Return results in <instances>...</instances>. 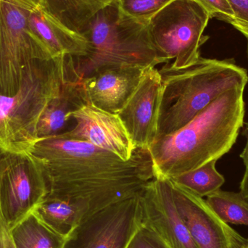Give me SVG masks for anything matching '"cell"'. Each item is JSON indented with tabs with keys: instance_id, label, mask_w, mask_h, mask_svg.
Listing matches in <instances>:
<instances>
[{
	"instance_id": "cell-16",
	"label": "cell",
	"mask_w": 248,
	"mask_h": 248,
	"mask_svg": "<svg viewBox=\"0 0 248 248\" xmlns=\"http://www.w3.org/2000/svg\"><path fill=\"white\" fill-rule=\"evenodd\" d=\"M81 79L77 77L65 82L59 95L49 103L38 123L39 140L61 134L73 113L87 103Z\"/></svg>"
},
{
	"instance_id": "cell-28",
	"label": "cell",
	"mask_w": 248,
	"mask_h": 248,
	"mask_svg": "<svg viewBox=\"0 0 248 248\" xmlns=\"http://www.w3.org/2000/svg\"><path fill=\"white\" fill-rule=\"evenodd\" d=\"M240 192L244 197L245 199L248 201V170H246L242 179Z\"/></svg>"
},
{
	"instance_id": "cell-7",
	"label": "cell",
	"mask_w": 248,
	"mask_h": 248,
	"mask_svg": "<svg viewBox=\"0 0 248 248\" xmlns=\"http://www.w3.org/2000/svg\"><path fill=\"white\" fill-rule=\"evenodd\" d=\"M36 1L0 0V94H15L31 65L54 58L28 23Z\"/></svg>"
},
{
	"instance_id": "cell-12",
	"label": "cell",
	"mask_w": 248,
	"mask_h": 248,
	"mask_svg": "<svg viewBox=\"0 0 248 248\" xmlns=\"http://www.w3.org/2000/svg\"><path fill=\"white\" fill-rule=\"evenodd\" d=\"M162 83L158 69L146 68L119 117L136 149L149 150L157 139Z\"/></svg>"
},
{
	"instance_id": "cell-22",
	"label": "cell",
	"mask_w": 248,
	"mask_h": 248,
	"mask_svg": "<svg viewBox=\"0 0 248 248\" xmlns=\"http://www.w3.org/2000/svg\"><path fill=\"white\" fill-rule=\"evenodd\" d=\"M124 14L144 23L173 0H116Z\"/></svg>"
},
{
	"instance_id": "cell-13",
	"label": "cell",
	"mask_w": 248,
	"mask_h": 248,
	"mask_svg": "<svg viewBox=\"0 0 248 248\" xmlns=\"http://www.w3.org/2000/svg\"><path fill=\"white\" fill-rule=\"evenodd\" d=\"M75 125L61 133L65 138L86 141L130 160L137 150L119 114L108 113L87 103L71 116Z\"/></svg>"
},
{
	"instance_id": "cell-17",
	"label": "cell",
	"mask_w": 248,
	"mask_h": 248,
	"mask_svg": "<svg viewBox=\"0 0 248 248\" xmlns=\"http://www.w3.org/2000/svg\"><path fill=\"white\" fill-rule=\"evenodd\" d=\"M41 8L61 26L82 34L92 19L113 0H36Z\"/></svg>"
},
{
	"instance_id": "cell-5",
	"label": "cell",
	"mask_w": 248,
	"mask_h": 248,
	"mask_svg": "<svg viewBox=\"0 0 248 248\" xmlns=\"http://www.w3.org/2000/svg\"><path fill=\"white\" fill-rule=\"evenodd\" d=\"M148 23L124 14L116 0L94 16L82 36L88 44L87 55L74 58L81 78L114 66L155 67L159 62L150 42Z\"/></svg>"
},
{
	"instance_id": "cell-2",
	"label": "cell",
	"mask_w": 248,
	"mask_h": 248,
	"mask_svg": "<svg viewBox=\"0 0 248 248\" xmlns=\"http://www.w3.org/2000/svg\"><path fill=\"white\" fill-rule=\"evenodd\" d=\"M244 91L228 90L183 128L157 138L149 149L156 177H176L230 152L245 124Z\"/></svg>"
},
{
	"instance_id": "cell-29",
	"label": "cell",
	"mask_w": 248,
	"mask_h": 248,
	"mask_svg": "<svg viewBox=\"0 0 248 248\" xmlns=\"http://www.w3.org/2000/svg\"><path fill=\"white\" fill-rule=\"evenodd\" d=\"M247 57L248 60V46H247Z\"/></svg>"
},
{
	"instance_id": "cell-23",
	"label": "cell",
	"mask_w": 248,
	"mask_h": 248,
	"mask_svg": "<svg viewBox=\"0 0 248 248\" xmlns=\"http://www.w3.org/2000/svg\"><path fill=\"white\" fill-rule=\"evenodd\" d=\"M125 248H168L155 234L141 223Z\"/></svg>"
},
{
	"instance_id": "cell-18",
	"label": "cell",
	"mask_w": 248,
	"mask_h": 248,
	"mask_svg": "<svg viewBox=\"0 0 248 248\" xmlns=\"http://www.w3.org/2000/svg\"><path fill=\"white\" fill-rule=\"evenodd\" d=\"M33 213L65 240L86 218L81 205L70 200L48 195Z\"/></svg>"
},
{
	"instance_id": "cell-8",
	"label": "cell",
	"mask_w": 248,
	"mask_h": 248,
	"mask_svg": "<svg viewBox=\"0 0 248 248\" xmlns=\"http://www.w3.org/2000/svg\"><path fill=\"white\" fill-rule=\"evenodd\" d=\"M48 192L42 167L30 153L0 149V208L10 229L33 212Z\"/></svg>"
},
{
	"instance_id": "cell-1",
	"label": "cell",
	"mask_w": 248,
	"mask_h": 248,
	"mask_svg": "<svg viewBox=\"0 0 248 248\" xmlns=\"http://www.w3.org/2000/svg\"><path fill=\"white\" fill-rule=\"evenodd\" d=\"M31 155L42 167L48 195L74 201L86 218L138 196L156 177L149 150L137 148L125 161L114 153L61 134L41 139Z\"/></svg>"
},
{
	"instance_id": "cell-19",
	"label": "cell",
	"mask_w": 248,
	"mask_h": 248,
	"mask_svg": "<svg viewBox=\"0 0 248 248\" xmlns=\"http://www.w3.org/2000/svg\"><path fill=\"white\" fill-rule=\"evenodd\" d=\"M10 233L16 248H62L65 241L33 212L12 227Z\"/></svg>"
},
{
	"instance_id": "cell-24",
	"label": "cell",
	"mask_w": 248,
	"mask_h": 248,
	"mask_svg": "<svg viewBox=\"0 0 248 248\" xmlns=\"http://www.w3.org/2000/svg\"><path fill=\"white\" fill-rule=\"evenodd\" d=\"M208 11L210 17L230 23L234 19V13L228 0H197Z\"/></svg>"
},
{
	"instance_id": "cell-26",
	"label": "cell",
	"mask_w": 248,
	"mask_h": 248,
	"mask_svg": "<svg viewBox=\"0 0 248 248\" xmlns=\"http://www.w3.org/2000/svg\"><path fill=\"white\" fill-rule=\"evenodd\" d=\"M0 248H16L12 238L10 228L3 217L0 208Z\"/></svg>"
},
{
	"instance_id": "cell-27",
	"label": "cell",
	"mask_w": 248,
	"mask_h": 248,
	"mask_svg": "<svg viewBox=\"0 0 248 248\" xmlns=\"http://www.w3.org/2000/svg\"><path fill=\"white\" fill-rule=\"evenodd\" d=\"M245 124H246V126H245L244 130H243V134L246 137L247 141H246L244 150L240 154V157H241L243 163L246 166V170H248V122L247 123H245Z\"/></svg>"
},
{
	"instance_id": "cell-6",
	"label": "cell",
	"mask_w": 248,
	"mask_h": 248,
	"mask_svg": "<svg viewBox=\"0 0 248 248\" xmlns=\"http://www.w3.org/2000/svg\"><path fill=\"white\" fill-rule=\"evenodd\" d=\"M210 19L197 0H173L155 15L147 30L159 63L184 68L196 62L209 39L203 33Z\"/></svg>"
},
{
	"instance_id": "cell-11",
	"label": "cell",
	"mask_w": 248,
	"mask_h": 248,
	"mask_svg": "<svg viewBox=\"0 0 248 248\" xmlns=\"http://www.w3.org/2000/svg\"><path fill=\"white\" fill-rule=\"evenodd\" d=\"M142 224L168 248H198L176 208L168 179L155 177L140 197Z\"/></svg>"
},
{
	"instance_id": "cell-9",
	"label": "cell",
	"mask_w": 248,
	"mask_h": 248,
	"mask_svg": "<svg viewBox=\"0 0 248 248\" xmlns=\"http://www.w3.org/2000/svg\"><path fill=\"white\" fill-rule=\"evenodd\" d=\"M140 195L85 218L67 237L62 248H125L142 223Z\"/></svg>"
},
{
	"instance_id": "cell-4",
	"label": "cell",
	"mask_w": 248,
	"mask_h": 248,
	"mask_svg": "<svg viewBox=\"0 0 248 248\" xmlns=\"http://www.w3.org/2000/svg\"><path fill=\"white\" fill-rule=\"evenodd\" d=\"M79 77L74 57L61 55L33 62L15 94H0V149L29 153L39 141L37 125L65 82Z\"/></svg>"
},
{
	"instance_id": "cell-20",
	"label": "cell",
	"mask_w": 248,
	"mask_h": 248,
	"mask_svg": "<svg viewBox=\"0 0 248 248\" xmlns=\"http://www.w3.org/2000/svg\"><path fill=\"white\" fill-rule=\"evenodd\" d=\"M205 201L224 222L248 227V201L240 192L220 189L207 197Z\"/></svg>"
},
{
	"instance_id": "cell-14",
	"label": "cell",
	"mask_w": 248,
	"mask_h": 248,
	"mask_svg": "<svg viewBox=\"0 0 248 248\" xmlns=\"http://www.w3.org/2000/svg\"><path fill=\"white\" fill-rule=\"evenodd\" d=\"M146 68L110 67L81 78L87 103L105 111L118 114L137 88Z\"/></svg>"
},
{
	"instance_id": "cell-25",
	"label": "cell",
	"mask_w": 248,
	"mask_h": 248,
	"mask_svg": "<svg viewBox=\"0 0 248 248\" xmlns=\"http://www.w3.org/2000/svg\"><path fill=\"white\" fill-rule=\"evenodd\" d=\"M234 13L230 24L241 32L248 40V0H228Z\"/></svg>"
},
{
	"instance_id": "cell-10",
	"label": "cell",
	"mask_w": 248,
	"mask_h": 248,
	"mask_svg": "<svg viewBox=\"0 0 248 248\" xmlns=\"http://www.w3.org/2000/svg\"><path fill=\"white\" fill-rule=\"evenodd\" d=\"M169 180L176 208L198 248L247 247V239L223 221L205 200Z\"/></svg>"
},
{
	"instance_id": "cell-30",
	"label": "cell",
	"mask_w": 248,
	"mask_h": 248,
	"mask_svg": "<svg viewBox=\"0 0 248 248\" xmlns=\"http://www.w3.org/2000/svg\"><path fill=\"white\" fill-rule=\"evenodd\" d=\"M246 248H248V245H247V247H246Z\"/></svg>"
},
{
	"instance_id": "cell-3",
	"label": "cell",
	"mask_w": 248,
	"mask_h": 248,
	"mask_svg": "<svg viewBox=\"0 0 248 248\" xmlns=\"http://www.w3.org/2000/svg\"><path fill=\"white\" fill-rule=\"evenodd\" d=\"M158 71L162 97L157 139L179 131L218 96L235 87L246 88L248 83L247 70L233 59L201 57L184 68L167 62Z\"/></svg>"
},
{
	"instance_id": "cell-15",
	"label": "cell",
	"mask_w": 248,
	"mask_h": 248,
	"mask_svg": "<svg viewBox=\"0 0 248 248\" xmlns=\"http://www.w3.org/2000/svg\"><path fill=\"white\" fill-rule=\"evenodd\" d=\"M28 23L33 34L47 48L53 58L65 55L81 58L87 55L88 44L85 38L65 29L49 17L37 1L29 10Z\"/></svg>"
},
{
	"instance_id": "cell-21",
	"label": "cell",
	"mask_w": 248,
	"mask_h": 248,
	"mask_svg": "<svg viewBox=\"0 0 248 248\" xmlns=\"http://www.w3.org/2000/svg\"><path fill=\"white\" fill-rule=\"evenodd\" d=\"M217 161L212 160L195 170L169 179L201 198L208 197L221 189L225 182L224 176L216 168Z\"/></svg>"
}]
</instances>
